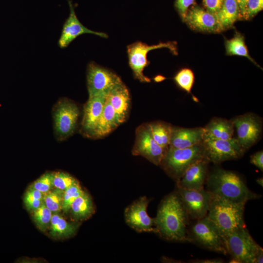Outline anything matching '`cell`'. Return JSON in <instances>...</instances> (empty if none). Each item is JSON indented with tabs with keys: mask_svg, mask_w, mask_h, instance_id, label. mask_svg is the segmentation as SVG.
Masks as SVG:
<instances>
[{
	"mask_svg": "<svg viewBox=\"0 0 263 263\" xmlns=\"http://www.w3.org/2000/svg\"><path fill=\"white\" fill-rule=\"evenodd\" d=\"M206 183L212 194L233 202L246 204L260 197L249 189L238 174L230 170L215 169L207 175Z\"/></svg>",
	"mask_w": 263,
	"mask_h": 263,
	"instance_id": "7a4b0ae2",
	"label": "cell"
},
{
	"mask_svg": "<svg viewBox=\"0 0 263 263\" xmlns=\"http://www.w3.org/2000/svg\"><path fill=\"white\" fill-rule=\"evenodd\" d=\"M164 48H168L174 55L177 54L176 43L174 41L160 42L152 45L138 41L128 46L129 63L135 78L142 82L150 81L143 73L144 68L149 64L147 54L150 51Z\"/></svg>",
	"mask_w": 263,
	"mask_h": 263,
	"instance_id": "52a82bcc",
	"label": "cell"
},
{
	"mask_svg": "<svg viewBox=\"0 0 263 263\" xmlns=\"http://www.w3.org/2000/svg\"><path fill=\"white\" fill-rule=\"evenodd\" d=\"M195 0H176L175 7L183 20L185 18L189 7L194 2Z\"/></svg>",
	"mask_w": 263,
	"mask_h": 263,
	"instance_id": "d590c367",
	"label": "cell"
},
{
	"mask_svg": "<svg viewBox=\"0 0 263 263\" xmlns=\"http://www.w3.org/2000/svg\"><path fill=\"white\" fill-rule=\"evenodd\" d=\"M250 162L259 168L261 171L263 170V152L262 150L256 152L250 157Z\"/></svg>",
	"mask_w": 263,
	"mask_h": 263,
	"instance_id": "74e56055",
	"label": "cell"
},
{
	"mask_svg": "<svg viewBox=\"0 0 263 263\" xmlns=\"http://www.w3.org/2000/svg\"><path fill=\"white\" fill-rule=\"evenodd\" d=\"M219 32L227 29L240 19V10L236 0H224L220 10L215 14Z\"/></svg>",
	"mask_w": 263,
	"mask_h": 263,
	"instance_id": "603a6c76",
	"label": "cell"
},
{
	"mask_svg": "<svg viewBox=\"0 0 263 263\" xmlns=\"http://www.w3.org/2000/svg\"><path fill=\"white\" fill-rule=\"evenodd\" d=\"M202 127L186 128L172 127L169 147L177 149L189 148L203 142Z\"/></svg>",
	"mask_w": 263,
	"mask_h": 263,
	"instance_id": "d6986e66",
	"label": "cell"
},
{
	"mask_svg": "<svg viewBox=\"0 0 263 263\" xmlns=\"http://www.w3.org/2000/svg\"><path fill=\"white\" fill-rule=\"evenodd\" d=\"M189 219L176 191L164 198L154 218L158 233L167 240L181 242H189Z\"/></svg>",
	"mask_w": 263,
	"mask_h": 263,
	"instance_id": "6da1fadb",
	"label": "cell"
},
{
	"mask_svg": "<svg viewBox=\"0 0 263 263\" xmlns=\"http://www.w3.org/2000/svg\"><path fill=\"white\" fill-rule=\"evenodd\" d=\"M107 99L117 115L121 123L126 121L130 109L129 90L123 82L113 87L107 94Z\"/></svg>",
	"mask_w": 263,
	"mask_h": 263,
	"instance_id": "ffe728a7",
	"label": "cell"
},
{
	"mask_svg": "<svg viewBox=\"0 0 263 263\" xmlns=\"http://www.w3.org/2000/svg\"><path fill=\"white\" fill-rule=\"evenodd\" d=\"M54 187L52 173H46L37 179L30 188L36 189L43 194L48 192Z\"/></svg>",
	"mask_w": 263,
	"mask_h": 263,
	"instance_id": "836d02e7",
	"label": "cell"
},
{
	"mask_svg": "<svg viewBox=\"0 0 263 263\" xmlns=\"http://www.w3.org/2000/svg\"><path fill=\"white\" fill-rule=\"evenodd\" d=\"M183 20L194 30L208 33L219 32L215 15L197 6L188 10Z\"/></svg>",
	"mask_w": 263,
	"mask_h": 263,
	"instance_id": "e0dca14e",
	"label": "cell"
},
{
	"mask_svg": "<svg viewBox=\"0 0 263 263\" xmlns=\"http://www.w3.org/2000/svg\"><path fill=\"white\" fill-rule=\"evenodd\" d=\"M189 218L199 220L207 216L213 194L204 188L200 190L177 188L176 191Z\"/></svg>",
	"mask_w": 263,
	"mask_h": 263,
	"instance_id": "9c48e42d",
	"label": "cell"
},
{
	"mask_svg": "<svg viewBox=\"0 0 263 263\" xmlns=\"http://www.w3.org/2000/svg\"><path fill=\"white\" fill-rule=\"evenodd\" d=\"M174 80L181 89L190 93L194 82V75L191 70L183 68L175 75Z\"/></svg>",
	"mask_w": 263,
	"mask_h": 263,
	"instance_id": "f546056e",
	"label": "cell"
},
{
	"mask_svg": "<svg viewBox=\"0 0 263 263\" xmlns=\"http://www.w3.org/2000/svg\"><path fill=\"white\" fill-rule=\"evenodd\" d=\"M23 202L27 210L32 211L41 205L43 200H39L26 192L24 196Z\"/></svg>",
	"mask_w": 263,
	"mask_h": 263,
	"instance_id": "e575fe53",
	"label": "cell"
},
{
	"mask_svg": "<svg viewBox=\"0 0 263 263\" xmlns=\"http://www.w3.org/2000/svg\"><path fill=\"white\" fill-rule=\"evenodd\" d=\"M256 182L258 184L261 186L262 187H263V178H259L256 179Z\"/></svg>",
	"mask_w": 263,
	"mask_h": 263,
	"instance_id": "b9f144b4",
	"label": "cell"
},
{
	"mask_svg": "<svg viewBox=\"0 0 263 263\" xmlns=\"http://www.w3.org/2000/svg\"><path fill=\"white\" fill-rule=\"evenodd\" d=\"M107 94L89 96L84 105L81 122L82 131L86 135L92 136L103 112Z\"/></svg>",
	"mask_w": 263,
	"mask_h": 263,
	"instance_id": "ac0fdd59",
	"label": "cell"
},
{
	"mask_svg": "<svg viewBox=\"0 0 263 263\" xmlns=\"http://www.w3.org/2000/svg\"><path fill=\"white\" fill-rule=\"evenodd\" d=\"M225 47L227 55L246 57L257 65L249 55L244 38L240 33L236 32L234 37L230 39H225Z\"/></svg>",
	"mask_w": 263,
	"mask_h": 263,
	"instance_id": "484cf974",
	"label": "cell"
},
{
	"mask_svg": "<svg viewBox=\"0 0 263 263\" xmlns=\"http://www.w3.org/2000/svg\"><path fill=\"white\" fill-rule=\"evenodd\" d=\"M263 262V249L262 248L258 253L255 261V263H262Z\"/></svg>",
	"mask_w": 263,
	"mask_h": 263,
	"instance_id": "60d3db41",
	"label": "cell"
},
{
	"mask_svg": "<svg viewBox=\"0 0 263 263\" xmlns=\"http://www.w3.org/2000/svg\"><path fill=\"white\" fill-rule=\"evenodd\" d=\"M53 174L54 187L64 191L78 182L69 174L64 172H55Z\"/></svg>",
	"mask_w": 263,
	"mask_h": 263,
	"instance_id": "1f68e13d",
	"label": "cell"
},
{
	"mask_svg": "<svg viewBox=\"0 0 263 263\" xmlns=\"http://www.w3.org/2000/svg\"><path fill=\"white\" fill-rule=\"evenodd\" d=\"M87 80L89 96L107 94L122 82L115 74L94 63L88 66Z\"/></svg>",
	"mask_w": 263,
	"mask_h": 263,
	"instance_id": "7c38bea8",
	"label": "cell"
},
{
	"mask_svg": "<svg viewBox=\"0 0 263 263\" xmlns=\"http://www.w3.org/2000/svg\"><path fill=\"white\" fill-rule=\"evenodd\" d=\"M50 235L56 238H65L73 236L77 225L68 222L63 217L55 213L52 215L49 226Z\"/></svg>",
	"mask_w": 263,
	"mask_h": 263,
	"instance_id": "cb8c5ba5",
	"label": "cell"
},
{
	"mask_svg": "<svg viewBox=\"0 0 263 263\" xmlns=\"http://www.w3.org/2000/svg\"><path fill=\"white\" fill-rule=\"evenodd\" d=\"M121 124L117 115L106 97L103 112L91 137L94 138L104 137Z\"/></svg>",
	"mask_w": 263,
	"mask_h": 263,
	"instance_id": "44dd1931",
	"label": "cell"
},
{
	"mask_svg": "<svg viewBox=\"0 0 263 263\" xmlns=\"http://www.w3.org/2000/svg\"><path fill=\"white\" fill-rule=\"evenodd\" d=\"M64 191L55 188L43 194V201L52 213L62 210Z\"/></svg>",
	"mask_w": 263,
	"mask_h": 263,
	"instance_id": "83f0119b",
	"label": "cell"
},
{
	"mask_svg": "<svg viewBox=\"0 0 263 263\" xmlns=\"http://www.w3.org/2000/svg\"><path fill=\"white\" fill-rule=\"evenodd\" d=\"M189 242L209 250L227 254L224 240L215 225L207 217L197 220L188 230Z\"/></svg>",
	"mask_w": 263,
	"mask_h": 263,
	"instance_id": "8992f818",
	"label": "cell"
},
{
	"mask_svg": "<svg viewBox=\"0 0 263 263\" xmlns=\"http://www.w3.org/2000/svg\"><path fill=\"white\" fill-rule=\"evenodd\" d=\"M148 199L142 197L128 206L125 210L127 223L139 232H153L158 233L154 218L150 217L147 213ZM156 227V226H155Z\"/></svg>",
	"mask_w": 263,
	"mask_h": 263,
	"instance_id": "5bb4252c",
	"label": "cell"
},
{
	"mask_svg": "<svg viewBox=\"0 0 263 263\" xmlns=\"http://www.w3.org/2000/svg\"><path fill=\"white\" fill-rule=\"evenodd\" d=\"M223 2L224 0H203L206 10L214 15L220 10Z\"/></svg>",
	"mask_w": 263,
	"mask_h": 263,
	"instance_id": "8d00e7d4",
	"label": "cell"
},
{
	"mask_svg": "<svg viewBox=\"0 0 263 263\" xmlns=\"http://www.w3.org/2000/svg\"><path fill=\"white\" fill-rule=\"evenodd\" d=\"M83 191L84 190L82 189L79 183L65 190L63 194L62 210L65 212L69 211L72 204Z\"/></svg>",
	"mask_w": 263,
	"mask_h": 263,
	"instance_id": "4dcf8cb0",
	"label": "cell"
},
{
	"mask_svg": "<svg viewBox=\"0 0 263 263\" xmlns=\"http://www.w3.org/2000/svg\"><path fill=\"white\" fill-rule=\"evenodd\" d=\"M234 127L232 120L215 117L203 128V139H231L233 137Z\"/></svg>",
	"mask_w": 263,
	"mask_h": 263,
	"instance_id": "7402d4cb",
	"label": "cell"
},
{
	"mask_svg": "<svg viewBox=\"0 0 263 263\" xmlns=\"http://www.w3.org/2000/svg\"><path fill=\"white\" fill-rule=\"evenodd\" d=\"M31 212L37 226L41 231L47 230L49 228L53 214L43 201L38 208Z\"/></svg>",
	"mask_w": 263,
	"mask_h": 263,
	"instance_id": "f1b7e54d",
	"label": "cell"
},
{
	"mask_svg": "<svg viewBox=\"0 0 263 263\" xmlns=\"http://www.w3.org/2000/svg\"><path fill=\"white\" fill-rule=\"evenodd\" d=\"M205 158L207 159L203 142L185 149L169 146L160 165L177 182L189 167Z\"/></svg>",
	"mask_w": 263,
	"mask_h": 263,
	"instance_id": "277c9868",
	"label": "cell"
},
{
	"mask_svg": "<svg viewBox=\"0 0 263 263\" xmlns=\"http://www.w3.org/2000/svg\"><path fill=\"white\" fill-rule=\"evenodd\" d=\"M232 121L237 131L236 139L246 151L260 139L262 132V120L253 113H247L237 116Z\"/></svg>",
	"mask_w": 263,
	"mask_h": 263,
	"instance_id": "4fadbf2b",
	"label": "cell"
},
{
	"mask_svg": "<svg viewBox=\"0 0 263 263\" xmlns=\"http://www.w3.org/2000/svg\"><path fill=\"white\" fill-rule=\"evenodd\" d=\"M79 115L78 107L71 100L62 99L56 104L53 118L55 132L59 139H64L74 133Z\"/></svg>",
	"mask_w": 263,
	"mask_h": 263,
	"instance_id": "ba28073f",
	"label": "cell"
},
{
	"mask_svg": "<svg viewBox=\"0 0 263 263\" xmlns=\"http://www.w3.org/2000/svg\"><path fill=\"white\" fill-rule=\"evenodd\" d=\"M245 205L213 194L207 217L217 227L224 238L232 232L245 227L244 217Z\"/></svg>",
	"mask_w": 263,
	"mask_h": 263,
	"instance_id": "3957f363",
	"label": "cell"
},
{
	"mask_svg": "<svg viewBox=\"0 0 263 263\" xmlns=\"http://www.w3.org/2000/svg\"><path fill=\"white\" fill-rule=\"evenodd\" d=\"M167 149L162 147L154 140L148 124H142L136 129L132 150L134 155L142 156L152 163L160 165Z\"/></svg>",
	"mask_w": 263,
	"mask_h": 263,
	"instance_id": "8fae6325",
	"label": "cell"
},
{
	"mask_svg": "<svg viewBox=\"0 0 263 263\" xmlns=\"http://www.w3.org/2000/svg\"><path fill=\"white\" fill-rule=\"evenodd\" d=\"M209 163L205 158L192 165L176 182L177 188L194 190L203 189L208 175Z\"/></svg>",
	"mask_w": 263,
	"mask_h": 263,
	"instance_id": "2e32d148",
	"label": "cell"
},
{
	"mask_svg": "<svg viewBox=\"0 0 263 263\" xmlns=\"http://www.w3.org/2000/svg\"><path fill=\"white\" fill-rule=\"evenodd\" d=\"M227 254L233 263H255L256 257L262 248L253 239L245 227L228 234L224 238Z\"/></svg>",
	"mask_w": 263,
	"mask_h": 263,
	"instance_id": "5b68a950",
	"label": "cell"
},
{
	"mask_svg": "<svg viewBox=\"0 0 263 263\" xmlns=\"http://www.w3.org/2000/svg\"><path fill=\"white\" fill-rule=\"evenodd\" d=\"M69 5L70 15L63 25L58 41V45L61 48L66 47L76 38L84 34H93L104 38H108V36L104 33L92 31L85 27L77 19L71 1H69Z\"/></svg>",
	"mask_w": 263,
	"mask_h": 263,
	"instance_id": "9a60e30c",
	"label": "cell"
},
{
	"mask_svg": "<svg viewBox=\"0 0 263 263\" xmlns=\"http://www.w3.org/2000/svg\"><path fill=\"white\" fill-rule=\"evenodd\" d=\"M239 8L240 10V19H241V15L243 12L245 4L247 0H236Z\"/></svg>",
	"mask_w": 263,
	"mask_h": 263,
	"instance_id": "ab89813d",
	"label": "cell"
},
{
	"mask_svg": "<svg viewBox=\"0 0 263 263\" xmlns=\"http://www.w3.org/2000/svg\"><path fill=\"white\" fill-rule=\"evenodd\" d=\"M70 210L72 215L76 220H84L88 219L94 211L90 196L84 191L72 204Z\"/></svg>",
	"mask_w": 263,
	"mask_h": 263,
	"instance_id": "d4e9b609",
	"label": "cell"
},
{
	"mask_svg": "<svg viewBox=\"0 0 263 263\" xmlns=\"http://www.w3.org/2000/svg\"><path fill=\"white\" fill-rule=\"evenodd\" d=\"M148 125L154 140L160 146L167 149L169 145L172 126L162 121L153 122Z\"/></svg>",
	"mask_w": 263,
	"mask_h": 263,
	"instance_id": "4316f807",
	"label": "cell"
},
{
	"mask_svg": "<svg viewBox=\"0 0 263 263\" xmlns=\"http://www.w3.org/2000/svg\"><path fill=\"white\" fill-rule=\"evenodd\" d=\"M203 144L207 159L214 163L239 159L245 151L233 137L227 140L205 138Z\"/></svg>",
	"mask_w": 263,
	"mask_h": 263,
	"instance_id": "30bf717a",
	"label": "cell"
},
{
	"mask_svg": "<svg viewBox=\"0 0 263 263\" xmlns=\"http://www.w3.org/2000/svg\"><path fill=\"white\" fill-rule=\"evenodd\" d=\"M193 263H221L223 261L220 259H205V260H194Z\"/></svg>",
	"mask_w": 263,
	"mask_h": 263,
	"instance_id": "f35d334b",
	"label": "cell"
},
{
	"mask_svg": "<svg viewBox=\"0 0 263 263\" xmlns=\"http://www.w3.org/2000/svg\"><path fill=\"white\" fill-rule=\"evenodd\" d=\"M263 8V0H247L241 19H249Z\"/></svg>",
	"mask_w": 263,
	"mask_h": 263,
	"instance_id": "d6a6232c",
	"label": "cell"
}]
</instances>
